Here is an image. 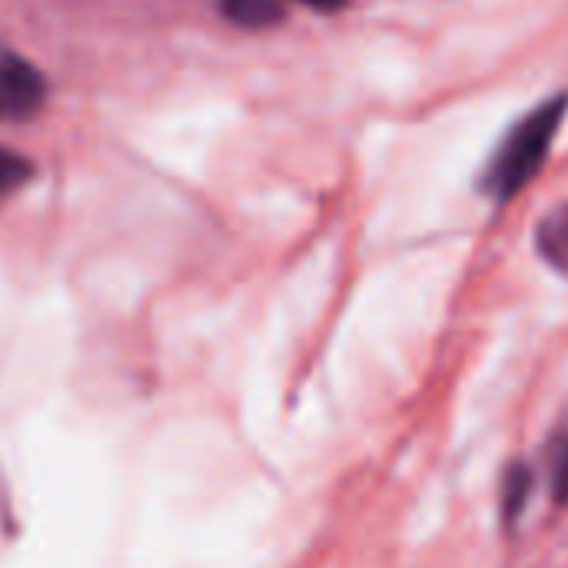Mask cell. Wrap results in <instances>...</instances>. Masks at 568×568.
Wrapping results in <instances>:
<instances>
[{"mask_svg": "<svg viewBox=\"0 0 568 568\" xmlns=\"http://www.w3.org/2000/svg\"><path fill=\"white\" fill-rule=\"evenodd\" d=\"M568 113V93L562 97H552L546 103H539L529 116H523L509 136L499 143L493 163L486 166V176H483V190L506 203L513 196H519L536 176L539 170L546 166L549 160V150L556 143V133L562 126Z\"/></svg>", "mask_w": 568, "mask_h": 568, "instance_id": "1", "label": "cell"}, {"mask_svg": "<svg viewBox=\"0 0 568 568\" xmlns=\"http://www.w3.org/2000/svg\"><path fill=\"white\" fill-rule=\"evenodd\" d=\"M296 3L313 7V10H320V13H336V10L349 7V0H296Z\"/></svg>", "mask_w": 568, "mask_h": 568, "instance_id": "8", "label": "cell"}, {"mask_svg": "<svg viewBox=\"0 0 568 568\" xmlns=\"http://www.w3.org/2000/svg\"><path fill=\"white\" fill-rule=\"evenodd\" d=\"M30 176H33V163H30V156H23V153H17V150L0 146V200H7L13 190H20Z\"/></svg>", "mask_w": 568, "mask_h": 568, "instance_id": "6", "label": "cell"}, {"mask_svg": "<svg viewBox=\"0 0 568 568\" xmlns=\"http://www.w3.org/2000/svg\"><path fill=\"white\" fill-rule=\"evenodd\" d=\"M529 489H532V473L526 469V463H516L506 476V486H503V513L509 523L519 519V513L529 499Z\"/></svg>", "mask_w": 568, "mask_h": 568, "instance_id": "5", "label": "cell"}, {"mask_svg": "<svg viewBox=\"0 0 568 568\" xmlns=\"http://www.w3.org/2000/svg\"><path fill=\"white\" fill-rule=\"evenodd\" d=\"M43 97H47V83L40 70L13 53H3L0 57V120L37 113Z\"/></svg>", "mask_w": 568, "mask_h": 568, "instance_id": "2", "label": "cell"}, {"mask_svg": "<svg viewBox=\"0 0 568 568\" xmlns=\"http://www.w3.org/2000/svg\"><path fill=\"white\" fill-rule=\"evenodd\" d=\"M220 13L243 30H266L286 20V0H220Z\"/></svg>", "mask_w": 568, "mask_h": 568, "instance_id": "4", "label": "cell"}, {"mask_svg": "<svg viewBox=\"0 0 568 568\" xmlns=\"http://www.w3.org/2000/svg\"><path fill=\"white\" fill-rule=\"evenodd\" d=\"M546 466H549V493H552V499L568 506V436H559L549 446Z\"/></svg>", "mask_w": 568, "mask_h": 568, "instance_id": "7", "label": "cell"}, {"mask_svg": "<svg viewBox=\"0 0 568 568\" xmlns=\"http://www.w3.org/2000/svg\"><path fill=\"white\" fill-rule=\"evenodd\" d=\"M536 250L539 256L568 276V203H556L536 226Z\"/></svg>", "mask_w": 568, "mask_h": 568, "instance_id": "3", "label": "cell"}]
</instances>
